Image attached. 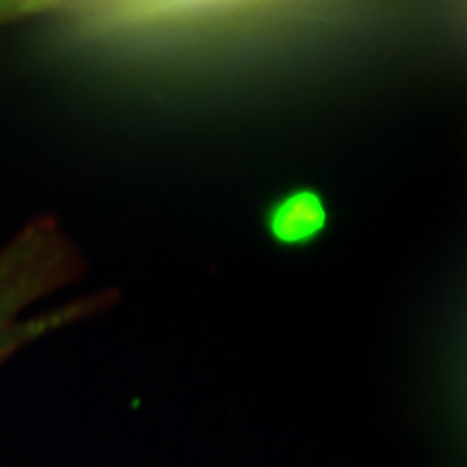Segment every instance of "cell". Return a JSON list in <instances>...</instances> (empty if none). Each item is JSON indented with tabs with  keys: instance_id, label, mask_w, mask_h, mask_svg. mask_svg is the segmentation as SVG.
<instances>
[{
	"instance_id": "cell-2",
	"label": "cell",
	"mask_w": 467,
	"mask_h": 467,
	"mask_svg": "<svg viewBox=\"0 0 467 467\" xmlns=\"http://www.w3.org/2000/svg\"><path fill=\"white\" fill-rule=\"evenodd\" d=\"M327 227L323 197L312 189L292 191L268 208L266 230L279 244H307Z\"/></svg>"
},
{
	"instance_id": "cell-3",
	"label": "cell",
	"mask_w": 467,
	"mask_h": 467,
	"mask_svg": "<svg viewBox=\"0 0 467 467\" xmlns=\"http://www.w3.org/2000/svg\"><path fill=\"white\" fill-rule=\"evenodd\" d=\"M37 9V5H31V7L25 9V5H0V20L3 17H11V16H25V14H33Z\"/></svg>"
},
{
	"instance_id": "cell-1",
	"label": "cell",
	"mask_w": 467,
	"mask_h": 467,
	"mask_svg": "<svg viewBox=\"0 0 467 467\" xmlns=\"http://www.w3.org/2000/svg\"><path fill=\"white\" fill-rule=\"evenodd\" d=\"M69 251L50 221H37L0 251V334L28 303L69 277Z\"/></svg>"
}]
</instances>
